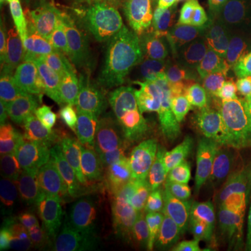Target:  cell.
I'll return each instance as SVG.
<instances>
[{"mask_svg": "<svg viewBox=\"0 0 251 251\" xmlns=\"http://www.w3.org/2000/svg\"><path fill=\"white\" fill-rule=\"evenodd\" d=\"M251 156V52L218 80L206 131L196 156L200 172L221 177L243 171Z\"/></svg>", "mask_w": 251, "mask_h": 251, "instance_id": "cell-1", "label": "cell"}, {"mask_svg": "<svg viewBox=\"0 0 251 251\" xmlns=\"http://www.w3.org/2000/svg\"><path fill=\"white\" fill-rule=\"evenodd\" d=\"M168 45L175 60L197 84L222 78L247 52L236 17L200 3L173 16Z\"/></svg>", "mask_w": 251, "mask_h": 251, "instance_id": "cell-2", "label": "cell"}, {"mask_svg": "<svg viewBox=\"0 0 251 251\" xmlns=\"http://www.w3.org/2000/svg\"><path fill=\"white\" fill-rule=\"evenodd\" d=\"M123 41L138 94L137 116L153 134L177 137L183 115L177 81L169 64L153 52L148 41L134 27L123 25Z\"/></svg>", "mask_w": 251, "mask_h": 251, "instance_id": "cell-3", "label": "cell"}, {"mask_svg": "<svg viewBox=\"0 0 251 251\" xmlns=\"http://www.w3.org/2000/svg\"><path fill=\"white\" fill-rule=\"evenodd\" d=\"M123 23L99 6H90L67 20L52 17L49 28L54 44V69L73 64L99 81Z\"/></svg>", "mask_w": 251, "mask_h": 251, "instance_id": "cell-4", "label": "cell"}, {"mask_svg": "<svg viewBox=\"0 0 251 251\" xmlns=\"http://www.w3.org/2000/svg\"><path fill=\"white\" fill-rule=\"evenodd\" d=\"M175 159L168 152L161 153V179L153 201L152 219L179 225L198 234L214 215V201L204 181L181 169Z\"/></svg>", "mask_w": 251, "mask_h": 251, "instance_id": "cell-5", "label": "cell"}, {"mask_svg": "<svg viewBox=\"0 0 251 251\" xmlns=\"http://www.w3.org/2000/svg\"><path fill=\"white\" fill-rule=\"evenodd\" d=\"M27 153L32 168L45 181L73 190L84 200L90 179L69 122H45L29 141Z\"/></svg>", "mask_w": 251, "mask_h": 251, "instance_id": "cell-6", "label": "cell"}, {"mask_svg": "<svg viewBox=\"0 0 251 251\" xmlns=\"http://www.w3.org/2000/svg\"><path fill=\"white\" fill-rule=\"evenodd\" d=\"M82 198L73 190L50 186L27 201L14 205L20 237L29 246L45 250L59 232L69 229Z\"/></svg>", "mask_w": 251, "mask_h": 251, "instance_id": "cell-7", "label": "cell"}, {"mask_svg": "<svg viewBox=\"0 0 251 251\" xmlns=\"http://www.w3.org/2000/svg\"><path fill=\"white\" fill-rule=\"evenodd\" d=\"M48 90L34 59L21 57L14 64L13 108L9 126L1 130V144L27 150L28 143L46 122Z\"/></svg>", "mask_w": 251, "mask_h": 251, "instance_id": "cell-8", "label": "cell"}, {"mask_svg": "<svg viewBox=\"0 0 251 251\" xmlns=\"http://www.w3.org/2000/svg\"><path fill=\"white\" fill-rule=\"evenodd\" d=\"M67 122L75 133L78 150L88 172L90 187L123 212L127 206L120 188L122 153L99 134L84 113L72 117Z\"/></svg>", "mask_w": 251, "mask_h": 251, "instance_id": "cell-9", "label": "cell"}, {"mask_svg": "<svg viewBox=\"0 0 251 251\" xmlns=\"http://www.w3.org/2000/svg\"><path fill=\"white\" fill-rule=\"evenodd\" d=\"M46 122H67L72 117L88 113L112 100L98 81L91 78L73 64L56 67L52 80L46 84Z\"/></svg>", "mask_w": 251, "mask_h": 251, "instance_id": "cell-10", "label": "cell"}, {"mask_svg": "<svg viewBox=\"0 0 251 251\" xmlns=\"http://www.w3.org/2000/svg\"><path fill=\"white\" fill-rule=\"evenodd\" d=\"M161 168L151 143L138 144L122 156L120 188L127 208L152 211Z\"/></svg>", "mask_w": 251, "mask_h": 251, "instance_id": "cell-11", "label": "cell"}, {"mask_svg": "<svg viewBox=\"0 0 251 251\" xmlns=\"http://www.w3.org/2000/svg\"><path fill=\"white\" fill-rule=\"evenodd\" d=\"M32 168L25 148L1 144L0 196L11 205H18L39 191L50 187Z\"/></svg>", "mask_w": 251, "mask_h": 251, "instance_id": "cell-12", "label": "cell"}, {"mask_svg": "<svg viewBox=\"0 0 251 251\" xmlns=\"http://www.w3.org/2000/svg\"><path fill=\"white\" fill-rule=\"evenodd\" d=\"M84 115L99 134L122 153V156L138 144L151 143L145 127L140 125L133 110L116 99Z\"/></svg>", "mask_w": 251, "mask_h": 251, "instance_id": "cell-13", "label": "cell"}, {"mask_svg": "<svg viewBox=\"0 0 251 251\" xmlns=\"http://www.w3.org/2000/svg\"><path fill=\"white\" fill-rule=\"evenodd\" d=\"M14 3L18 7V17L31 56L48 84L54 75V44L41 0H14Z\"/></svg>", "mask_w": 251, "mask_h": 251, "instance_id": "cell-14", "label": "cell"}, {"mask_svg": "<svg viewBox=\"0 0 251 251\" xmlns=\"http://www.w3.org/2000/svg\"><path fill=\"white\" fill-rule=\"evenodd\" d=\"M123 25L115 39L108 62L103 66L98 82L110 98L125 103L137 113L140 102L135 87L134 73L123 41Z\"/></svg>", "mask_w": 251, "mask_h": 251, "instance_id": "cell-15", "label": "cell"}, {"mask_svg": "<svg viewBox=\"0 0 251 251\" xmlns=\"http://www.w3.org/2000/svg\"><path fill=\"white\" fill-rule=\"evenodd\" d=\"M216 204L234 239L251 226V173L242 172L216 188Z\"/></svg>", "mask_w": 251, "mask_h": 251, "instance_id": "cell-16", "label": "cell"}, {"mask_svg": "<svg viewBox=\"0 0 251 251\" xmlns=\"http://www.w3.org/2000/svg\"><path fill=\"white\" fill-rule=\"evenodd\" d=\"M69 229L87 251H109L113 242V229L105 224L99 212L85 209L72 219Z\"/></svg>", "mask_w": 251, "mask_h": 251, "instance_id": "cell-17", "label": "cell"}, {"mask_svg": "<svg viewBox=\"0 0 251 251\" xmlns=\"http://www.w3.org/2000/svg\"><path fill=\"white\" fill-rule=\"evenodd\" d=\"M119 233L131 251H153L155 226L147 211L133 208L119 221Z\"/></svg>", "mask_w": 251, "mask_h": 251, "instance_id": "cell-18", "label": "cell"}, {"mask_svg": "<svg viewBox=\"0 0 251 251\" xmlns=\"http://www.w3.org/2000/svg\"><path fill=\"white\" fill-rule=\"evenodd\" d=\"M153 221V219H152ZM155 244L153 251H194L197 233L179 225L153 221Z\"/></svg>", "mask_w": 251, "mask_h": 251, "instance_id": "cell-19", "label": "cell"}, {"mask_svg": "<svg viewBox=\"0 0 251 251\" xmlns=\"http://www.w3.org/2000/svg\"><path fill=\"white\" fill-rule=\"evenodd\" d=\"M13 62L9 46L4 44L1 38V53H0V122L1 130L9 126L11 108H13V90H14V77H13Z\"/></svg>", "mask_w": 251, "mask_h": 251, "instance_id": "cell-20", "label": "cell"}, {"mask_svg": "<svg viewBox=\"0 0 251 251\" xmlns=\"http://www.w3.org/2000/svg\"><path fill=\"white\" fill-rule=\"evenodd\" d=\"M194 251H240V247L234 237L230 239L222 229L214 227L198 237Z\"/></svg>", "mask_w": 251, "mask_h": 251, "instance_id": "cell-21", "label": "cell"}, {"mask_svg": "<svg viewBox=\"0 0 251 251\" xmlns=\"http://www.w3.org/2000/svg\"><path fill=\"white\" fill-rule=\"evenodd\" d=\"M17 233V226L14 219V205L0 201V246L3 249L11 247L13 239Z\"/></svg>", "mask_w": 251, "mask_h": 251, "instance_id": "cell-22", "label": "cell"}, {"mask_svg": "<svg viewBox=\"0 0 251 251\" xmlns=\"http://www.w3.org/2000/svg\"><path fill=\"white\" fill-rule=\"evenodd\" d=\"M197 3L211 6L233 17L247 16L249 10L251 9V0H197Z\"/></svg>", "mask_w": 251, "mask_h": 251, "instance_id": "cell-23", "label": "cell"}, {"mask_svg": "<svg viewBox=\"0 0 251 251\" xmlns=\"http://www.w3.org/2000/svg\"><path fill=\"white\" fill-rule=\"evenodd\" d=\"M45 251H87L70 229H64L54 236Z\"/></svg>", "mask_w": 251, "mask_h": 251, "instance_id": "cell-24", "label": "cell"}, {"mask_svg": "<svg viewBox=\"0 0 251 251\" xmlns=\"http://www.w3.org/2000/svg\"><path fill=\"white\" fill-rule=\"evenodd\" d=\"M144 4L152 11H173L177 14L181 10L187 9L188 6L196 4L197 0H141Z\"/></svg>", "mask_w": 251, "mask_h": 251, "instance_id": "cell-25", "label": "cell"}, {"mask_svg": "<svg viewBox=\"0 0 251 251\" xmlns=\"http://www.w3.org/2000/svg\"><path fill=\"white\" fill-rule=\"evenodd\" d=\"M63 4H66L67 10L72 13L73 16V14L80 13L82 10L92 6V1L91 0H62V6Z\"/></svg>", "mask_w": 251, "mask_h": 251, "instance_id": "cell-26", "label": "cell"}, {"mask_svg": "<svg viewBox=\"0 0 251 251\" xmlns=\"http://www.w3.org/2000/svg\"><path fill=\"white\" fill-rule=\"evenodd\" d=\"M234 240L239 244L240 251H251V226L239 239H234Z\"/></svg>", "mask_w": 251, "mask_h": 251, "instance_id": "cell-27", "label": "cell"}, {"mask_svg": "<svg viewBox=\"0 0 251 251\" xmlns=\"http://www.w3.org/2000/svg\"><path fill=\"white\" fill-rule=\"evenodd\" d=\"M45 3V6L49 10H52L54 14L62 9V0H42Z\"/></svg>", "mask_w": 251, "mask_h": 251, "instance_id": "cell-28", "label": "cell"}, {"mask_svg": "<svg viewBox=\"0 0 251 251\" xmlns=\"http://www.w3.org/2000/svg\"><path fill=\"white\" fill-rule=\"evenodd\" d=\"M11 1H14V0H0V6H1V10L4 9L9 3H11Z\"/></svg>", "mask_w": 251, "mask_h": 251, "instance_id": "cell-29", "label": "cell"}, {"mask_svg": "<svg viewBox=\"0 0 251 251\" xmlns=\"http://www.w3.org/2000/svg\"><path fill=\"white\" fill-rule=\"evenodd\" d=\"M1 251H23V250H21V249H18V247H13V246H11V247H9V249H3Z\"/></svg>", "mask_w": 251, "mask_h": 251, "instance_id": "cell-30", "label": "cell"}, {"mask_svg": "<svg viewBox=\"0 0 251 251\" xmlns=\"http://www.w3.org/2000/svg\"><path fill=\"white\" fill-rule=\"evenodd\" d=\"M246 17H247V20H249V25H250V29H251V9L249 10V13H247V16H246Z\"/></svg>", "mask_w": 251, "mask_h": 251, "instance_id": "cell-31", "label": "cell"}, {"mask_svg": "<svg viewBox=\"0 0 251 251\" xmlns=\"http://www.w3.org/2000/svg\"><path fill=\"white\" fill-rule=\"evenodd\" d=\"M103 1H106V0H103Z\"/></svg>", "mask_w": 251, "mask_h": 251, "instance_id": "cell-32", "label": "cell"}]
</instances>
